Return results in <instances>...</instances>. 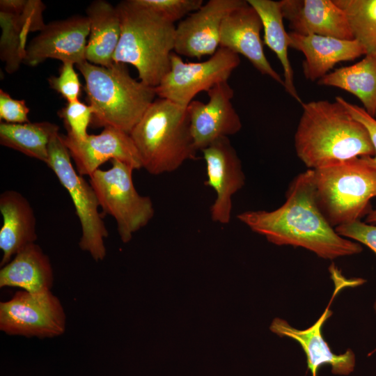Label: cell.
I'll list each match as a JSON object with an SVG mask.
<instances>
[{
  "label": "cell",
  "mask_w": 376,
  "mask_h": 376,
  "mask_svg": "<svg viewBox=\"0 0 376 376\" xmlns=\"http://www.w3.org/2000/svg\"><path fill=\"white\" fill-rule=\"evenodd\" d=\"M237 218L271 243L302 247L324 259L362 251L359 243L340 235L322 214L316 200L312 169L293 179L285 201L279 207L272 211L247 210Z\"/></svg>",
  "instance_id": "obj_1"
},
{
  "label": "cell",
  "mask_w": 376,
  "mask_h": 376,
  "mask_svg": "<svg viewBox=\"0 0 376 376\" xmlns=\"http://www.w3.org/2000/svg\"><path fill=\"white\" fill-rule=\"evenodd\" d=\"M301 105L294 144L297 157L309 169L375 155L367 129L338 100Z\"/></svg>",
  "instance_id": "obj_2"
},
{
  "label": "cell",
  "mask_w": 376,
  "mask_h": 376,
  "mask_svg": "<svg viewBox=\"0 0 376 376\" xmlns=\"http://www.w3.org/2000/svg\"><path fill=\"white\" fill-rule=\"evenodd\" d=\"M116 8L121 33L113 63L132 65L140 81L155 88L170 70L176 25L135 0Z\"/></svg>",
  "instance_id": "obj_3"
},
{
  "label": "cell",
  "mask_w": 376,
  "mask_h": 376,
  "mask_svg": "<svg viewBox=\"0 0 376 376\" xmlns=\"http://www.w3.org/2000/svg\"><path fill=\"white\" fill-rule=\"evenodd\" d=\"M76 67L85 80L91 124L130 134L155 101V88L134 79L124 63L104 67L85 61Z\"/></svg>",
  "instance_id": "obj_4"
},
{
  "label": "cell",
  "mask_w": 376,
  "mask_h": 376,
  "mask_svg": "<svg viewBox=\"0 0 376 376\" xmlns=\"http://www.w3.org/2000/svg\"><path fill=\"white\" fill-rule=\"evenodd\" d=\"M186 108L155 99L131 131L142 168L149 173H170L196 158Z\"/></svg>",
  "instance_id": "obj_5"
},
{
  "label": "cell",
  "mask_w": 376,
  "mask_h": 376,
  "mask_svg": "<svg viewBox=\"0 0 376 376\" xmlns=\"http://www.w3.org/2000/svg\"><path fill=\"white\" fill-rule=\"evenodd\" d=\"M368 157L312 169L318 205L334 228L359 221L371 211L370 201L376 196V166Z\"/></svg>",
  "instance_id": "obj_6"
},
{
  "label": "cell",
  "mask_w": 376,
  "mask_h": 376,
  "mask_svg": "<svg viewBox=\"0 0 376 376\" xmlns=\"http://www.w3.org/2000/svg\"><path fill=\"white\" fill-rule=\"evenodd\" d=\"M107 170L97 169L89 178L100 207L116 221L121 241L127 243L145 227L155 214L150 197L140 195L132 178L134 170L116 159Z\"/></svg>",
  "instance_id": "obj_7"
},
{
  "label": "cell",
  "mask_w": 376,
  "mask_h": 376,
  "mask_svg": "<svg viewBox=\"0 0 376 376\" xmlns=\"http://www.w3.org/2000/svg\"><path fill=\"white\" fill-rule=\"evenodd\" d=\"M48 152L47 166L68 191L80 221L79 248L88 252L95 261L103 260L107 253L104 239L109 233L99 212L100 205L94 189L90 182L75 171L59 133L51 139Z\"/></svg>",
  "instance_id": "obj_8"
},
{
  "label": "cell",
  "mask_w": 376,
  "mask_h": 376,
  "mask_svg": "<svg viewBox=\"0 0 376 376\" xmlns=\"http://www.w3.org/2000/svg\"><path fill=\"white\" fill-rule=\"evenodd\" d=\"M240 63L238 54L220 47L201 62H185L173 52L170 70L154 88L155 93L159 98L186 108L198 93L207 92L217 84L228 81Z\"/></svg>",
  "instance_id": "obj_9"
},
{
  "label": "cell",
  "mask_w": 376,
  "mask_h": 376,
  "mask_svg": "<svg viewBox=\"0 0 376 376\" xmlns=\"http://www.w3.org/2000/svg\"><path fill=\"white\" fill-rule=\"evenodd\" d=\"M65 325L64 308L51 290H19L0 302V330L8 335L54 338L64 334Z\"/></svg>",
  "instance_id": "obj_10"
},
{
  "label": "cell",
  "mask_w": 376,
  "mask_h": 376,
  "mask_svg": "<svg viewBox=\"0 0 376 376\" xmlns=\"http://www.w3.org/2000/svg\"><path fill=\"white\" fill-rule=\"evenodd\" d=\"M207 102L193 100L187 107L190 131L196 150H202L216 140L237 134L242 127L232 99L234 91L222 81L207 92Z\"/></svg>",
  "instance_id": "obj_11"
},
{
  "label": "cell",
  "mask_w": 376,
  "mask_h": 376,
  "mask_svg": "<svg viewBox=\"0 0 376 376\" xmlns=\"http://www.w3.org/2000/svg\"><path fill=\"white\" fill-rule=\"evenodd\" d=\"M205 162V185L215 193L210 212L212 221L230 222L233 196L245 184L241 161L228 136L221 137L201 150Z\"/></svg>",
  "instance_id": "obj_12"
},
{
  "label": "cell",
  "mask_w": 376,
  "mask_h": 376,
  "mask_svg": "<svg viewBox=\"0 0 376 376\" xmlns=\"http://www.w3.org/2000/svg\"><path fill=\"white\" fill-rule=\"evenodd\" d=\"M90 33L87 16L73 15L46 24L28 44L23 63L36 66L47 58L75 65L86 61V38Z\"/></svg>",
  "instance_id": "obj_13"
},
{
  "label": "cell",
  "mask_w": 376,
  "mask_h": 376,
  "mask_svg": "<svg viewBox=\"0 0 376 376\" xmlns=\"http://www.w3.org/2000/svg\"><path fill=\"white\" fill-rule=\"evenodd\" d=\"M244 0H210L175 26L174 52L201 58L212 56L219 47L224 19L244 3Z\"/></svg>",
  "instance_id": "obj_14"
},
{
  "label": "cell",
  "mask_w": 376,
  "mask_h": 376,
  "mask_svg": "<svg viewBox=\"0 0 376 376\" xmlns=\"http://www.w3.org/2000/svg\"><path fill=\"white\" fill-rule=\"evenodd\" d=\"M76 171L81 175L90 176L108 160L120 161L134 170L142 168L140 157L130 134L107 127L98 134H88L84 140L61 135Z\"/></svg>",
  "instance_id": "obj_15"
},
{
  "label": "cell",
  "mask_w": 376,
  "mask_h": 376,
  "mask_svg": "<svg viewBox=\"0 0 376 376\" xmlns=\"http://www.w3.org/2000/svg\"><path fill=\"white\" fill-rule=\"evenodd\" d=\"M45 8L40 0L0 1V57L8 72L17 71L23 63L29 34L45 26Z\"/></svg>",
  "instance_id": "obj_16"
},
{
  "label": "cell",
  "mask_w": 376,
  "mask_h": 376,
  "mask_svg": "<svg viewBox=\"0 0 376 376\" xmlns=\"http://www.w3.org/2000/svg\"><path fill=\"white\" fill-rule=\"evenodd\" d=\"M263 24L256 10L247 1L231 11L223 20L219 47L246 57L262 75L283 86V79L268 61L260 38Z\"/></svg>",
  "instance_id": "obj_17"
},
{
  "label": "cell",
  "mask_w": 376,
  "mask_h": 376,
  "mask_svg": "<svg viewBox=\"0 0 376 376\" xmlns=\"http://www.w3.org/2000/svg\"><path fill=\"white\" fill-rule=\"evenodd\" d=\"M279 4L292 32L354 40L344 12L334 0H281Z\"/></svg>",
  "instance_id": "obj_18"
},
{
  "label": "cell",
  "mask_w": 376,
  "mask_h": 376,
  "mask_svg": "<svg viewBox=\"0 0 376 376\" xmlns=\"http://www.w3.org/2000/svg\"><path fill=\"white\" fill-rule=\"evenodd\" d=\"M290 47L304 55L303 72L305 77L319 80L339 62L353 61L365 51L355 40H343L319 35H301L288 33Z\"/></svg>",
  "instance_id": "obj_19"
},
{
  "label": "cell",
  "mask_w": 376,
  "mask_h": 376,
  "mask_svg": "<svg viewBox=\"0 0 376 376\" xmlns=\"http://www.w3.org/2000/svg\"><path fill=\"white\" fill-rule=\"evenodd\" d=\"M331 315V311L327 307L313 325L304 330L294 328L281 318H275L270 326L274 334L290 338L301 345L313 376H317L319 368L324 364L331 366L332 373L342 375L351 373L355 366V355L351 350L342 354H335L322 336V327Z\"/></svg>",
  "instance_id": "obj_20"
},
{
  "label": "cell",
  "mask_w": 376,
  "mask_h": 376,
  "mask_svg": "<svg viewBox=\"0 0 376 376\" xmlns=\"http://www.w3.org/2000/svg\"><path fill=\"white\" fill-rule=\"evenodd\" d=\"M3 224L0 230V249L3 267L26 246L38 239L36 218L29 201L19 192L6 190L0 195Z\"/></svg>",
  "instance_id": "obj_21"
},
{
  "label": "cell",
  "mask_w": 376,
  "mask_h": 376,
  "mask_svg": "<svg viewBox=\"0 0 376 376\" xmlns=\"http://www.w3.org/2000/svg\"><path fill=\"white\" fill-rule=\"evenodd\" d=\"M54 272L47 255L31 243L20 250L0 270V287L19 288L29 292L51 290Z\"/></svg>",
  "instance_id": "obj_22"
},
{
  "label": "cell",
  "mask_w": 376,
  "mask_h": 376,
  "mask_svg": "<svg viewBox=\"0 0 376 376\" xmlns=\"http://www.w3.org/2000/svg\"><path fill=\"white\" fill-rule=\"evenodd\" d=\"M90 33L86 59L91 63L109 67L120 37V19L116 6L104 0L93 1L86 8Z\"/></svg>",
  "instance_id": "obj_23"
},
{
  "label": "cell",
  "mask_w": 376,
  "mask_h": 376,
  "mask_svg": "<svg viewBox=\"0 0 376 376\" xmlns=\"http://www.w3.org/2000/svg\"><path fill=\"white\" fill-rule=\"evenodd\" d=\"M259 15L264 31V43L274 52L283 70V87L295 100L303 102L294 84V73L288 58L290 39L283 25V17L279 1L272 0H247Z\"/></svg>",
  "instance_id": "obj_24"
},
{
  "label": "cell",
  "mask_w": 376,
  "mask_h": 376,
  "mask_svg": "<svg viewBox=\"0 0 376 376\" xmlns=\"http://www.w3.org/2000/svg\"><path fill=\"white\" fill-rule=\"evenodd\" d=\"M322 86L344 90L356 96L370 116L376 113V56L366 55L355 64L338 68L318 81Z\"/></svg>",
  "instance_id": "obj_25"
},
{
  "label": "cell",
  "mask_w": 376,
  "mask_h": 376,
  "mask_svg": "<svg viewBox=\"0 0 376 376\" xmlns=\"http://www.w3.org/2000/svg\"><path fill=\"white\" fill-rule=\"evenodd\" d=\"M59 127L47 121L25 123H0V144L38 159L47 165L48 146L59 133Z\"/></svg>",
  "instance_id": "obj_26"
},
{
  "label": "cell",
  "mask_w": 376,
  "mask_h": 376,
  "mask_svg": "<svg viewBox=\"0 0 376 376\" xmlns=\"http://www.w3.org/2000/svg\"><path fill=\"white\" fill-rule=\"evenodd\" d=\"M344 12L354 40L376 56V0H334Z\"/></svg>",
  "instance_id": "obj_27"
},
{
  "label": "cell",
  "mask_w": 376,
  "mask_h": 376,
  "mask_svg": "<svg viewBox=\"0 0 376 376\" xmlns=\"http://www.w3.org/2000/svg\"><path fill=\"white\" fill-rule=\"evenodd\" d=\"M58 115L63 120L68 135L77 140H84L88 136V127L91 123L93 109L79 100L68 102Z\"/></svg>",
  "instance_id": "obj_28"
},
{
  "label": "cell",
  "mask_w": 376,
  "mask_h": 376,
  "mask_svg": "<svg viewBox=\"0 0 376 376\" xmlns=\"http://www.w3.org/2000/svg\"><path fill=\"white\" fill-rule=\"evenodd\" d=\"M139 5L148 8L175 24L197 10L203 0H135Z\"/></svg>",
  "instance_id": "obj_29"
},
{
  "label": "cell",
  "mask_w": 376,
  "mask_h": 376,
  "mask_svg": "<svg viewBox=\"0 0 376 376\" xmlns=\"http://www.w3.org/2000/svg\"><path fill=\"white\" fill-rule=\"evenodd\" d=\"M74 65L70 62L63 63L59 75L52 76L48 79L50 87L61 94L68 102L79 100L81 92V84Z\"/></svg>",
  "instance_id": "obj_30"
},
{
  "label": "cell",
  "mask_w": 376,
  "mask_h": 376,
  "mask_svg": "<svg viewBox=\"0 0 376 376\" xmlns=\"http://www.w3.org/2000/svg\"><path fill=\"white\" fill-rule=\"evenodd\" d=\"M341 236L368 246L376 254V226L356 221L335 228Z\"/></svg>",
  "instance_id": "obj_31"
},
{
  "label": "cell",
  "mask_w": 376,
  "mask_h": 376,
  "mask_svg": "<svg viewBox=\"0 0 376 376\" xmlns=\"http://www.w3.org/2000/svg\"><path fill=\"white\" fill-rule=\"evenodd\" d=\"M29 108L24 100L13 99L8 93L0 90V119L8 123H29Z\"/></svg>",
  "instance_id": "obj_32"
},
{
  "label": "cell",
  "mask_w": 376,
  "mask_h": 376,
  "mask_svg": "<svg viewBox=\"0 0 376 376\" xmlns=\"http://www.w3.org/2000/svg\"><path fill=\"white\" fill-rule=\"evenodd\" d=\"M335 99L342 103L352 117L362 123L367 129L375 149V155L368 157L370 162L376 166V118L368 113L363 108L350 103L341 97L338 96Z\"/></svg>",
  "instance_id": "obj_33"
},
{
  "label": "cell",
  "mask_w": 376,
  "mask_h": 376,
  "mask_svg": "<svg viewBox=\"0 0 376 376\" xmlns=\"http://www.w3.org/2000/svg\"><path fill=\"white\" fill-rule=\"evenodd\" d=\"M366 221L368 224H376V209L368 213Z\"/></svg>",
  "instance_id": "obj_34"
},
{
  "label": "cell",
  "mask_w": 376,
  "mask_h": 376,
  "mask_svg": "<svg viewBox=\"0 0 376 376\" xmlns=\"http://www.w3.org/2000/svg\"><path fill=\"white\" fill-rule=\"evenodd\" d=\"M375 118H376V113H375Z\"/></svg>",
  "instance_id": "obj_35"
}]
</instances>
